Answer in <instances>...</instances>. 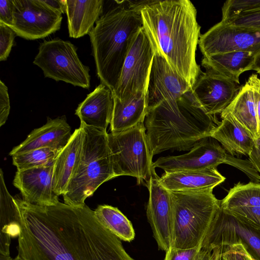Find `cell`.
<instances>
[{"mask_svg":"<svg viewBox=\"0 0 260 260\" xmlns=\"http://www.w3.org/2000/svg\"><path fill=\"white\" fill-rule=\"evenodd\" d=\"M80 125L84 132L80 161L62 195L64 203L73 207L85 205V200L101 185L115 178L107 131Z\"/></svg>","mask_w":260,"mask_h":260,"instance_id":"cell-5","label":"cell"},{"mask_svg":"<svg viewBox=\"0 0 260 260\" xmlns=\"http://www.w3.org/2000/svg\"><path fill=\"white\" fill-rule=\"evenodd\" d=\"M259 8L260 0H228L222 7L221 21H225Z\"/></svg>","mask_w":260,"mask_h":260,"instance_id":"cell-31","label":"cell"},{"mask_svg":"<svg viewBox=\"0 0 260 260\" xmlns=\"http://www.w3.org/2000/svg\"><path fill=\"white\" fill-rule=\"evenodd\" d=\"M164 260H214V256L211 252L201 247L188 249L170 247Z\"/></svg>","mask_w":260,"mask_h":260,"instance_id":"cell-32","label":"cell"},{"mask_svg":"<svg viewBox=\"0 0 260 260\" xmlns=\"http://www.w3.org/2000/svg\"><path fill=\"white\" fill-rule=\"evenodd\" d=\"M54 165L17 171L13 183L20 191L24 201L39 206L59 202L53 185Z\"/></svg>","mask_w":260,"mask_h":260,"instance_id":"cell-17","label":"cell"},{"mask_svg":"<svg viewBox=\"0 0 260 260\" xmlns=\"http://www.w3.org/2000/svg\"><path fill=\"white\" fill-rule=\"evenodd\" d=\"M242 244L247 252L260 260V229L229 214L220 207L202 244L211 252L221 247Z\"/></svg>","mask_w":260,"mask_h":260,"instance_id":"cell-11","label":"cell"},{"mask_svg":"<svg viewBox=\"0 0 260 260\" xmlns=\"http://www.w3.org/2000/svg\"><path fill=\"white\" fill-rule=\"evenodd\" d=\"M220 208L260 229V183L235 184L220 201Z\"/></svg>","mask_w":260,"mask_h":260,"instance_id":"cell-18","label":"cell"},{"mask_svg":"<svg viewBox=\"0 0 260 260\" xmlns=\"http://www.w3.org/2000/svg\"><path fill=\"white\" fill-rule=\"evenodd\" d=\"M115 2L88 34L98 77L112 91L133 40L143 26L140 2Z\"/></svg>","mask_w":260,"mask_h":260,"instance_id":"cell-4","label":"cell"},{"mask_svg":"<svg viewBox=\"0 0 260 260\" xmlns=\"http://www.w3.org/2000/svg\"><path fill=\"white\" fill-rule=\"evenodd\" d=\"M221 21L235 26L260 29V8Z\"/></svg>","mask_w":260,"mask_h":260,"instance_id":"cell-33","label":"cell"},{"mask_svg":"<svg viewBox=\"0 0 260 260\" xmlns=\"http://www.w3.org/2000/svg\"><path fill=\"white\" fill-rule=\"evenodd\" d=\"M252 70L260 74V52H259L255 56V59Z\"/></svg>","mask_w":260,"mask_h":260,"instance_id":"cell-41","label":"cell"},{"mask_svg":"<svg viewBox=\"0 0 260 260\" xmlns=\"http://www.w3.org/2000/svg\"><path fill=\"white\" fill-rule=\"evenodd\" d=\"M10 260H23L20 256L17 255L14 258H11Z\"/></svg>","mask_w":260,"mask_h":260,"instance_id":"cell-42","label":"cell"},{"mask_svg":"<svg viewBox=\"0 0 260 260\" xmlns=\"http://www.w3.org/2000/svg\"><path fill=\"white\" fill-rule=\"evenodd\" d=\"M198 45L203 57L233 51L260 52V29L221 21L201 35Z\"/></svg>","mask_w":260,"mask_h":260,"instance_id":"cell-13","label":"cell"},{"mask_svg":"<svg viewBox=\"0 0 260 260\" xmlns=\"http://www.w3.org/2000/svg\"><path fill=\"white\" fill-rule=\"evenodd\" d=\"M213 251L220 254L225 260H251L248 253L241 244L219 247Z\"/></svg>","mask_w":260,"mask_h":260,"instance_id":"cell-35","label":"cell"},{"mask_svg":"<svg viewBox=\"0 0 260 260\" xmlns=\"http://www.w3.org/2000/svg\"><path fill=\"white\" fill-rule=\"evenodd\" d=\"M14 199L20 226L17 255L23 260H135L86 204L39 206Z\"/></svg>","mask_w":260,"mask_h":260,"instance_id":"cell-1","label":"cell"},{"mask_svg":"<svg viewBox=\"0 0 260 260\" xmlns=\"http://www.w3.org/2000/svg\"><path fill=\"white\" fill-rule=\"evenodd\" d=\"M249 256L251 260H257V259H255L254 258H253V257H252L251 256H250L249 254Z\"/></svg>","mask_w":260,"mask_h":260,"instance_id":"cell-44","label":"cell"},{"mask_svg":"<svg viewBox=\"0 0 260 260\" xmlns=\"http://www.w3.org/2000/svg\"><path fill=\"white\" fill-rule=\"evenodd\" d=\"M72 135L65 116L48 118L45 125L33 130L23 142L10 151L9 155L12 156L41 148L61 150L68 143Z\"/></svg>","mask_w":260,"mask_h":260,"instance_id":"cell-20","label":"cell"},{"mask_svg":"<svg viewBox=\"0 0 260 260\" xmlns=\"http://www.w3.org/2000/svg\"><path fill=\"white\" fill-rule=\"evenodd\" d=\"M247 81L250 83L253 92L254 100L255 106L257 123V138H260V79L256 74L251 75Z\"/></svg>","mask_w":260,"mask_h":260,"instance_id":"cell-38","label":"cell"},{"mask_svg":"<svg viewBox=\"0 0 260 260\" xmlns=\"http://www.w3.org/2000/svg\"><path fill=\"white\" fill-rule=\"evenodd\" d=\"M146 93H139L125 102H121L114 96L111 133L121 132L144 122L147 113Z\"/></svg>","mask_w":260,"mask_h":260,"instance_id":"cell-28","label":"cell"},{"mask_svg":"<svg viewBox=\"0 0 260 260\" xmlns=\"http://www.w3.org/2000/svg\"><path fill=\"white\" fill-rule=\"evenodd\" d=\"M225 178L215 168L165 172L160 183L170 191H203L213 190Z\"/></svg>","mask_w":260,"mask_h":260,"instance_id":"cell-21","label":"cell"},{"mask_svg":"<svg viewBox=\"0 0 260 260\" xmlns=\"http://www.w3.org/2000/svg\"><path fill=\"white\" fill-rule=\"evenodd\" d=\"M84 132L82 126L76 129L67 145L55 159L53 174L55 192L59 196L66 191L70 181L79 166L82 150Z\"/></svg>","mask_w":260,"mask_h":260,"instance_id":"cell-22","label":"cell"},{"mask_svg":"<svg viewBox=\"0 0 260 260\" xmlns=\"http://www.w3.org/2000/svg\"><path fill=\"white\" fill-rule=\"evenodd\" d=\"M144 28L154 51L192 88L202 73L196 59L201 26L189 0L141 1Z\"/></svg>","mask_w":260,"mask_h":260,"instance_id":"cell-2","label":"cell"},{"mask_svg":"<svg viewBox=\"0 0 260 260\" xmlns=\"http://www.w3.org/2000/svg\"><path fill=\"white\" fill-rule=\"evenodd\" d=\"M229 117L247 130L256 140L257 123L252 88L247 81L238 94L220 114V117Z\"/></svg>","mask_w":260,"mask_h":260,"instance_id":"cell-27","label":"cell"},{"mask_svg":"<svg viewBox=\"0 0 260 260\" xmlns=\"http://www.w3.org/2000/svg\"><path fill=\"white\" fill-rule=\"evenodd\" d=\"M154 50L143 26L135 36L113 91L121 102L147 92Z\"/></svg>","mask_w":260,"mask_h":260,"instance_id":"cell-10","label":"cell"},{"mask_svg":"<svg viewBox=\"0 0 260 260\" xmlns=\"http://www.w3.org/2000/svg\"><path fill=\"white\" fill-rule=\"evenodd\" d=\"M241 87L231 80L206 71L201 74L192 90L206 112L215 116L230 104Z\"/></svg>","mask_w":260,"mask_h":260,"instance_id":"cell-16","label":"cell"},{"mask_svg":"<svg viewBox=\"0 0 260 260\" xmlns=\"http://www.w3.org/2000/svg\"><path fill=\"white\" fill-rule=\"evenodd\" d=\"M14 25L16 36L26 40L44 38L59 30L62 14L43 0H13Z\"/></svg>","mask_w":260,"mask_h":260,"instance_id":"cell-12","label":"cell"},{"mask_svg":"<svg viewBox=\"0 0 260 260\" xmlns=\"http://www.w3.org/2000/svg\"><path fill=\"white\" fill-rule=\"evenodd\" d=\"M43 1L48 6L61 14L66 12L67 0H43Z\"/></svg>","mask_w":260,"mask_h":260,"instance_id":"cell-40","label":"cell"},{"mask_svg":"<svg viewBox=\"0 0 260 260\" xmlns=\"http://www.w3.org/2000/svg\"><path fill=\"white\" fill-rule=\"evenodd\" d=\"M61 150L41 148L18 153L12 156L13 164L17 170L29 169L54 163Z\"/></svg>","mask_w":260,"mask_h":260,"instance_id":"cell-30","label":"cell"},{"mask_svg":"<svg viewBox=\"0 0 260 260\" xmlns=\"http://www.w3.org/2000/svg\"><path fill=\"white\" fill-rule=\"evenodd\" d=\"M149 192L147 217L158 248L166 252L171 244L172 207L171 192L159 181L153 170L145 183Z\"/></svg>","mask_w":260,"mask_h":260,"instance_id":"cell-14","label":"cell"},{"mask_svg":"<svg viewBox=\"0 0 260 260\" xmlns=\"http://www.w3.org/2000/svg\"><path fill=\"white\" fill-rule=\"evenodd\" d=\"M71 42L55 38L40 44L33 63L42 69L45 78L88 89L89 68L79 59Z\"/></svg>","mask_w":260,"mask_h":260,"instance_id":"cell-9","label":"cell"},{"mask_svg":"<svg viewBox=\"0 0 260 260\" xmlns=\"http://www.w3.org/2000/svg\"><path fill=\"white\" fill-rule=\"evenodd\" d=\"M108 144L115 177L129 176L145 185L155 170L144 122L121 132L108 134Z\"/></svg>","mask_w":260,"mask_h":260,"instance_id":"cell-7","label":"cell"},{"mask_svg":"<svg viewBox=\"0 0 260 260\" xmlns=\"http://www.w3.org/2000/svg\"><path fill=\"white\" fill-rule=\"evenodd\" d=\"M14 9L13 0H1L0 23L12 28L14 25Z\"/></svg>","mask_w":260,"mask_h":260,"instance_id":"cell-37","label":"cell"},{"mask_svg":"<svg viewBox=\"0 0 260 260\" xmlns=\"http://www.w3.org/2000/svg\"><path fill=\"white\" fill-rule=\"evenodd\" d=\"M214 260H225V259H224V258H223L222 256H221V255H218V256H217L215 258V259H214Z\"/></svg>","mask_w":260,"mask_h":260,"instance_id":"cell-43","label":"cell"},{"mask_svg":"<svg viewBox=\"0 0 260 260\" xmlns=\"http://www.w3.org/2000/svg\"><path fill=\"white\" fill-rule=\"evenodd\" d=\"M100 222L120 240L131 242L135 233L132 223L116 207L110 205H99L94 210Z\"/></svg>","mask_w":260,"mask_h":260,"instance_id":"cell-29","label":"cell"},{"mask_svg":"<svg viewBox=\"0 0 260 260\" xmlns=\"http://www.w3.org/2000/svg\"><path fill=\"white\" fill-rule=\"evenodd\" d=\"M221 164L238 169L251 182L259 183L260 174L249 159H243L231 155L211 136L198 141L188 153L159 157L153 162V167L160 168L165 172H172L216 168Z\"/></svg>","mask_w":260,"mask_h":260,"instance_id":"cell-8","label":"cell"},{"mask_svg":"<svg viewBox=\"0 0 260 260\" xmlns=\"http://www.w3.org/2000/svg\"><path fill=\"white\" fill-rule=\"evenodd\" d=\"M16 36L14 30L0 23V61H5L9 56Z\"/></svg>","mask_w":260,"mask_h":260,"instance_id":"cell-34","label":"cell"},{"mask_svg":"<svg viewBox=\"0 0 260 260\" xmlns=\"http://www.w3.org/2000/svg\"><path fill=\"white\" fill-rule=\"evenodd\" d=\"M0 260H8L12 238L18 237L20 226L18 222V207L9 192L4 180L2 170H0Z\"/></svg>","mask_w":260,"mask_h":260,"instance_id":"cell-25","label":"cell"},{"mask_svg":"<svg viewBox=\"0 0 260 260\" xmlns=\"http://www.w3.org/2000/svg\"><path fill=\"white\" fill-rule=\"evenodd\" d=\"M172 207L171 247L188 249L201 247L219 209L220 201L213 190L170 191Z\"/></svg>","mask_w":260,"mask_h":260,"instance_id":"cell-6","label":"cell"},{"mask_svg":"<svg viewBox=\"0 0 260 260\" xmlns=\"http://www.w3.org/2000/svg\"><path fill=\"white\" fill-rule=\"evenodd\" d=\"M66 14L69 36L79 38L89 34L102 15L103 0H67Z\"/></svg>","mask_w":260,"mask_h":260,"instance_id":"cell-24","label":"cell"},{"mask_svg":"<svg viewBox=\"0 0 260 260\" xmlns=\"http://www.w3.org/2000/svg\"><path fill=\"white\" fill-rule=\"evenodd\" d=\"M248 157L254 167L260 174V138L255 140L253 149Z\"/></svg>","mask_w":260,"mask_h":260,"instance_id":"cell-39","label":"cell"},{"mask_svg":"<svg viewBox=\"0 0 260 260\" xmlns=\"http://www.w3.org/2000/svg\"><path fill=\"white\" fill-rule=\"evenodd\" d=\"M210 136L216 139L233 156L249 155L255 139L246 129L229 117H221Z\"/></svg>","mask_w":260,"mask_h":260,"instance_id":"cell-26","label":"cell"},{"mask_svg":"<svg viewBox=\"0 0 260 260\" xmlns=\"http://www.w3.org/2000/svg\"><path fill=\"white\" fill-rule=\"evenodd\" d=\"M114 103L112 90L101 83L78 105L75 114L80 124L106 131L111 121Z\"/></svg>","mask_w":260,"mask_h":260,"instance_id":"cell-19","label":"cell"},{"mask_svg":"<svg viewBox=\"0 0 260 260\" xmlns=\"http://www.w3.org/2000/svg\"><path fill=\"white\" fill-rule=\"evenodd\" d=\"M154 52L146 93L147 111L163 101L177 100L192 89L161 54Z\"/></svg>","mask_w":260,"mask_h":260,"instance_id":"cell-15","label":"cell"},{"mask_svg":"<svg viewBox=\"0 0 260 260\" xmlns=\"http://www.w3.org/2000/svg\"><path fill=\"white\" fill-rule=\"evenodd\" d=\"M254 52L233 51L203 57L202 66L208 71L239 84V77L243 72L252 70L255 56Z\"/></svg>","mask_w":260,"mask_h":260,"instance_id":"cell-23","label":"cell"},{"mask_svg":"<svg viewBox=\"0 0 260 260\" xmlns=\"http://www.w3.org/2000/svg\"><path fill=\"white\" fill-rule=\"evenodd\" d=\"M10 110L8 87L0 80V126L4 125L8 117Z\"/></svg>","mask_w":260,"mask_h":260,"instance_id":"cell-36","label":"cell"},{"mask_svg":"<svg viewBox=\"0 0 260 260\" xmlns=\"http://www.w3.org/2000/svg\"><path fill=\"white\" fill-rule=\"evenodd\" d=\"M219 122L206 112L192 89L177 100L163 101L148 110L144 120L151 155L167 150H190L210 136Z\"/></svg>","mask_w":260,"mask_h":260,"instance_id":"cell-3","label":"cell"}]
</instances>
